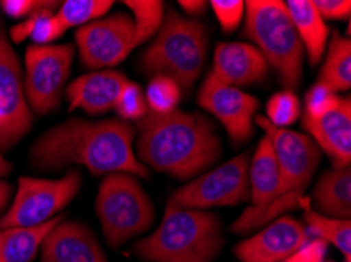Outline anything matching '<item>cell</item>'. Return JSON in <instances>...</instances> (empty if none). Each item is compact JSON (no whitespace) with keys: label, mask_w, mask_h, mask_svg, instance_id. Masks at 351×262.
I'll use <instances>...</instances> for the list:
<instances>
[{"label":"cell","mask_w":351,"mask_h":262,"mask_svg":"<svg viewBox=\"0 0 351 262\" xmlns=\"http://www.w3.org/2000/svg\"><path fill=\"white\" fill-rule=\"evenodd\" d=\"M136 129L121 120L70 118L43 133L30 148L36 170L57 171L82 165L95 176L130 173L150 178L134 153Z\"/></svg>","instance_id":"cell-1"},{"label":"cell","mask_w":351,"mask_h":262,"mask_svg":"<svg viewBox=\"0 0 351 262\" xmlns=\"http://www.w3.org/2000/svg\"><path fill=\"white\" fill-rule=\"evenodd\" d=\"M136 129V149L142 162L177 179L194 178L221 157V138L199 114L177 109L158 115L148 110Z\"/></svg>","instance_id":"cell-2"},{"label":"cell","mask_w":351,"mask_h":262,"mask_svg":"<svg viewBox=\"0 0 351 262\" xmlns=\"http://www.w3.org/2000/svg\"><path fill=\"white\" fill-rule=\"evenodd\" d=\"M254 121L265 131V137L274 149L280 170V185L274 201L267 209L255 213L243 212L237 218L232 224L235 234L251 233L274 222L285 212L296 209L322 160L320 148L306 133L276 127L262 115L255 116Z\"/></svg>","instance_id":"cell-3"},{"label":"cell","mask_w":351,"mask_h":262,"mask_svg":"<svg viewBox=\"0 0 351 262\" xmlns=\"http://www.w3.org/2000/svg\"><path fill=\"white\" fill-rule=\"evenodd\" d=\"M224 244L219 217L167 205L156 231L134 245L147 262H211Z\"/></svg>","instance_id":"cell-4"},{"label":"cell","mask_w":351,"mask_h":262,"mask_svg":"<svg viewBox=\"0 0 351 262\" xmlns=\"http://www.w3.org/2000/svg\"><path fill=\"white\" fill-rule=\"evenodd\" d=\"M246 5L244 34L273 68L280 83L293 92L301 83L304 47L291 23L285 2L249 0Z\"/></svg>","instance_id":"cell-5"},{"label":"cell","mask_w":351,"mask_h":262,"mask_svg":"<svg viewBox=\"0 0 351 262\" xmlns=\"http://www.w3.org/2000/svg\"><path fill=\"white\" fill-rule=\"evenodd\" d=\"M208 52L206 27L193 18L170 12L156 40L143 52L141 66L150 76H167L188 92L200 77Z\"/></svg>","instance_id":"cell-6"},{"label":"cell","mask_w":351,"mask_h":262,"mask_svg":"<svg viewBox=\"0 0 351 262\" xmlns=\"http://www.w3.org/2000/svg\"><path fill=\"white\" fill-rule=\"evenodd\" d=\"M95 209L103 234L112 248L148 231L155 206L134 174L110 173L99 184Z\"/></svg>","instance_id":"cell-7"},{"label":"cell","mask_w":351,"mask_h":262,"mask_svg":"<svg viewBox=\"0 0 351 262\" xmlns=\"http://www.w3.org/2000/svg\"><path fill=\"white\" fill-rule=\"evenodd\" d=\"M82 184L79 170H70L58 179L19 178L10 209L0 217V229L34 228L51 222L70 205Z\"/></svg>","instance_id":"cell-8"},{"label":"cell","mask_w":351,"mask_h":262,"mask_svg":"<svg viewBox=\"0 0 351 262\" xmlns=\"http://www.w3.org/2000/svg\"><path fill=\"white\" fill-rule=\"evenodd\" d=\"M74 58L71 44H32L25 51L24 94L32 114L47 115L65 94Z\"/></svg>","instance_id":"cell-9"},{"label":"cell","mask_w":351,"mask_h":262,"mask_svg":"<svg viewBox=\"0 0 351 262\" xmlns=\"http://www.w3.org/2000/svg\"><path fill=\"white\" fill-rule=\"evenodd\" d=\"M247 198L249 157L243 154L180 187L170 196L169 205L182 209L204 211L208 207L241 205Z\"/></svg>","instance_id":"cell-10"},{"label":"cell","mask_w":351,"mask_h":262,"mask_svg":"<svg viewBox=\"0 0 351 262\" xmlns=\"http://www.w3.org/2000/svg\"><path fill=\"white\" fill-rule=\"evenodd\" d=\"M32 125L34 114L25 101L23 69L0 18V153L16 146Z\"/></svg>","instance_id":"cell-11"},{"label":"cell","mask_w":351,"mask_h":262,"mask_svg":"<svg viewBox=\"0 0 351 262\" xmlns=\"http://www.w3.org/2000/svg\"><path fill=\"white\" fill-rule=\"evenodd\" d=\"M79 58L90 69L117 66L136 47V27L130 14L115 13L79 27L74 34Z\"/></svg>","instance_id":"cell-12"},{"label":"cell","mask_w":351,"mask_h":262,"mask_svg":"<svg viewBox=\"0 0 351 262\" xmlns=\"http://www.w3.org/2000/svg\"><path fill=\"white\" fill-rule=\"evenodd\" d=\"M197 103L221 121L232 142L244 143L251 138L255 114L260 107L257 98L221 83L210 73L199 90Z\"/></svg>","instance_id":"cell-13"},{"label":"cell","mask_w":351,"mask_h":262,"mask_svg":"<svg viewBox=\"0 0 351 262\" xmlns=\"http://www.w3.org/2000/svg\"><path fill=\"white\" fill-rule=\"evenodd\" d=\"M309 240L304 224L282 215L252 237L239 242L235 254L241 262H280L300 251Z\"/></svg>","instance_id":"cell-14"},{"label":"cell","mask_w":351,"mask_h":262,"mask_svg":"<svg viewBox=\"0 0 351 262\" xmlns=\"http://www.w3.org/2000/svg\"><path fill=\"white\" fill-rule=\"evenodd\" d=\"M40 262H108V258L92 229L62 218L43 240Z\"/></svg>","instance_id":"cell-15"},{"label":"cell","mask_w":351,"mask_h":262,"mask_svg":"<svg viewBox=\"0 0 351 262\" xmlns=\"http://www.w3.org/2000/svg\"><path fill=\"white\" fill-rule=\"evenodd\" d=\"M302 127L320 151L331 159L334 168L350 167L351 160V99L340 98L339 104L322 118L302 115Z\"/></svg>","instance_id":"cell-16"},{"label":"cell","mask_w":351,"mask_h":262,"mask_svg":"<svg viewBox=\"0 0 351 262\" xmlns=\"http://www.w3.org/2000/svg\"><path fill=\"white\" fill-rule=\"evenodd\" d=\"M268 63L262 53L247 42H219L213 57L211 74L228 87H246L268 76Z\"/></svg>","instance_id":"cell-17"},{"label":"cell","mask_w":351,"mask_h":262,"mask_svg":"<svg viewBox=\"0 0 351 262\" xmlns=\"http://www.w3.org/2000/svg\"><path fill=\"white\" fill-rule=\"evenodd\" d=\"M126 77L115 69H101L73 80L66 85L68 110H84L88 115H101L114 109Z\"/></svg>","instance_id":"cell-18"},{"label":"cell","mask_w":351,"mask_h":262,"mask_svg":"<svg viewBox=\"0 0 351 262\" xmlns=\"http://www.w3.org/2000/svg\"><path fill=\"white\" fill-rule=\"evenodd\" d=\"M280 185V170L274 149L267 137L260 140L255 149L252 162L249 163V196L252 206L247 207V213L260 212L274 201Z\"/></svg>","instance_id":"cell-19"},{"label":"cell","mask_w":351,"mask_h":262,"mask_svg":"<svg viewBox=\"0 0 351 262\" xmlns=\"http://www.w3.org/2000/svg\"><path fill=\"white\" fill-rule=\"evenodd\" d=\"M285 8L302 42L309 63L315 66L324 55L329 29L322 16L318 14L312 0H289L285 2Z\"/></svg>","instance_id":"cell-20"},{"label":"cell","mask_w":351,"mask_h":262,"mask_svg":"<svg viewBox=\"0 0 351 262\" xmlns=\"http://www.w3.org/2000/svg\"><path fill=\"white\" fill-rule=\"evenodd\" d=\"M317 212L331 218L350 220L351 217V170L334 168L322 174L313 189Z\"/></svg>","instance_id":"cell-21"},{"label":"cell","mask_w":351,"mask_h":262,"mask_svg":"<svg viewBox=\"0 0 351 262\" xmlns=\"http://www.w3.org/2000/svg\"><path fill=\"white\" fill-rule=\"evenodd\" d=\"M57 215L51 222L34 228L0 229V262H30L35 259L47 233L60 222Z\"/></svg>","instance_id":"cell-22"},{"label":"cell","mask_w":351,"mask_h":262,"mask_svg":"<svg viewBox=\"0 0 351 262\" xmlns=\"http://www.w3.org/2000/svg\"><path fill=\"white\" fill-rule=\"evenodd\" d=\"M318 82L334 93L348 92L351 87V42L348 38L339 34L332 35Z\"/></svg>","instance_id":"cell-23"},{"label":"cell","mask_w":351,"mask_h":262,"mask_svg":"<svg viewBox=\"0 0 351 262\" xmlns=\"http://www.w3.org/2000/svg\"><path fill=\"white\" fill-rule=\"evenodd\" d=\"M65 31L57 19L56 10H41L21 21L18 25H13L8 31V38L16 44L30 38L35 46H49Z\"/></svg>","instance_id":"cell-24"},{"label":"cell","mask_w":351,"mask_h":262,"mask_svg":"<svg viewBox=\"0 0 351 262\" xmlns=\"http://www.w3.org/2000/svg\"><path fill=\"white\" fill-rule=\"evenodd\" d=\"M304 223L309 236L320 239L328 245L336 247L345 258L351 254V222L331 218L323 213L306 207Z\"/></svg>","instance_id":"cell-25"},{"label":"cell","mask_w":351,"mask_h":262,"mask_svg":"<svg viewBox=\"0 0 351 262\" xmlns=\"http://www.w3.org/2000/svg\"><path fill=\"white\" fill-rule=\"evenodd\" d=\"M112 0H66L60 2L56 16L63 29L70 30L73 27H84L101 19L112 8Z\"/></svg>","instance_id":"cell-26"},{"label":"cell","mask_w":351,"mask_h":262,"mask_svg":"<svg viewBox=\"0 0 351 262\" xmlns=\"http://www.w3.org/2000/svg\"><path fill=\"white\" fill-rule=\"evenodd\" d=\"M125 5L132 12L136 27V46L158 34L164 21V3L161 0H126Z\"/></svg>","instance_id":"cell-27"},{"label":"cell","mask_w":351,"mask_h":262,"mask_svg":"<svg viewBox=\"0 0 351 262\" xmlns=\"http://www.w3.org/2000/svg\"><path fill=\"white\" fill-rule=\"evenodd\" d=\"M180 85L167 76H155L148 83L145 94L148 110L158 115H166L177 110V105L182 101Z\"/></svg>","instance_id":"cell-28"},{"label":"cell","mask_w":351,"mask_h":262,"mask_svg":"<svg viewBox=\"0 0 351 262\" xmlns=\"http://www.w3.org/2000/svg\"><path fill=\"white\" fill-rule=\"evenodd\" d=\"M271 125L276 127H287L293 125L300 118V101L293 92L276 93L267 104V116H265Z\"/></svg>","instance_id":"cell-29"},{"label":"cell","mask_w":351,"mask_h":262,"mask_svg":"<svg viewBox=\"0 0 351 262\" xmlns=\"http://www.w3.org/2000/svg\"><path fill=\"white\" fill-rule=\"evenodd\" d=\"M114 109L121 121H141L148 114V107L145 94L139 85L126 80L119 98H117Z\"/></svg>","instance_id":"cell-30"},{"label":"cell","mask_w":351,"mask_h":262,"mask_svg":"<svg viewBox=\"0 0 351 262\" xmlns=\"http://www.w3.org/2000/svg\"><path fill=\"white\" fill-rule=\"evenodd\" d=\"M342 96L334 93L328 87H324L323 83L317 82L307 90L306 93V112L304 115L309 118H322L326 114H329L334 107L339 104V101Z\"/></svg>","instance_id":"cell-31"},{"label":"cell","mask_w":351,"mask_h":262,"mask_svg":"<svg viewBox=\"0 0 351 262\" xmlns=\"http://www.w3.org/2000/svg\"><path fill=\"white\" fill-rule=\"evenodd\" d=\"M210 5L219 21L221 29L226 34H232L238 29L246 12V5L243 0H213Z\"/></svg>","instance_id":"cell-32"},{"label":"cell","mask_w":351,"mask_h":262,"mask_svg":"<svg viewBox=\"0 0 351 262\" xmlns=\"http://www.w3.org/2000/svg\"><path fill=\"white\" fill-rule=\"evenodd\" d=\"M60 2L51 0H0V10L13 19H25L41 10H56Z\"/></svg>","instance_id":"cell-33"},{"label":"cell","mask_w":351,"mask_h":262,"mask_svg":"<svg viewBox=\"0 0 351 262\" xmlns=\"http://www.w3.org/2000/svg\"><path fill=\"white\" fill-rule=\"evenodd\" d=\"M323 21H348L351 13L350 0H313Z\"/></svg>","instance_id":"cell-34"},{"label":"cell","mask_w":351,"mask_h":262,"mask_svg":"<svg viewBox=\"0 0 351 262\" xmlns=\"http://www.w3.org/2000/svg\"><path fill=\"white\" fill-rule=\"evenodd\" d=\"M328 251V244L320 239H311L304 247L290 258L280 262H324V254Z\"/></svg>","instance_id":"cell-35"},{"label":"cell","mask_w":351,"mask_h":262,"mask_svg":"<svg viewBox=\"0 0 351 262\" xmlns=\"http://www.w3.org/2000/svg\"><path fill=\"white\" fill-rule=\"evenodd\" d=\"M178 5L189 16H199L200 13L205 12L206 5H208V3L204 2V0H180Z\"/></svg>","instance_id":"cell-36"},{"label":"cell","mask_w":351,"mask_h":262,"mask_svg":"<svg viewBox=\"0 0 351 262\" xmlns=\"http://www.w3.org/2000/svg\"><path fill=\"white\" fill-rule=\"evenodd\" d=\"M13 195V187L10 185L7 181L0 179V217H2V212L7 209L10 200H12Z\"/></svg>","instance_id":"cell-37"}]
</instances>
